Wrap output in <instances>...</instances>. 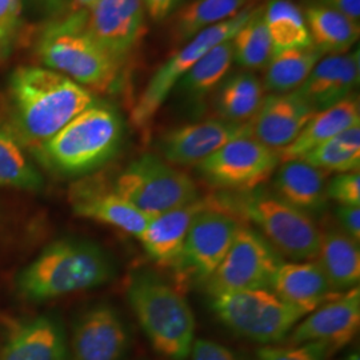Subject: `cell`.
<instances>
[{
  "label": "cell",
  "mask_w": 360,
  "mask_h": 360,
  "mask_svg": "<svg viewBox=\"0 0 360 360\" xmlns=\"http://www.w3.org/2000/svg\"><path fill=\"white\" fill-rule=\"evenodd\" d=\"M279 165V151L251 136H240L224 144L196 167L207 184L217 191L242 193L259 188Z\"/></svg>",
  "instance_id": "cell-10"
},
{
  "label": "cell",
  "mask_w": 360,
  "mask_h": 360,
  "mask_svg": "<svg viewBox=\"0 0 360 360\" xmlns=\"http://www.w3.org/2000/svg\"><path fill=\"white\" fill-rule=\"evenodd\" d=\"M254 10L255 8L251 7L245 8L232 16L231 19L203 30L186 41L180 50L172 53L148 80L142 95L134 105L131 111V120L134 126L141 131L148 129L158 111L166 102L171 91L181 80V77L212 47L231 39L236 31L250 19Z\"/></svg>",
  "instance_id": "cell-9"
},
{
  "label": "cell",
  "mask_w": 360,
  "mask_h": 360,
  "mask_svg": "<svg viewBox=\"0 0 360 360\" xmlns=\"http://www.w3.org/2000/svg\"><path fill=\"white\" fill-rule=\"evenodd\" d=\"M43 179L32 167L20 142L10 129L0 127V187L38 191Z\"/></svg>",
  "instance_id": "cell-33"
},
{
  "label": "cell",
  "mask_w": 360,
  "mask_h": 360,
  "mask_svg": "<svg viewBox=\"0 0 360 360\" xmlns=\"http://www.w3.org/2000/svg\"><path fill=\"white\" fill-rule=\"evenodd\" d=\"M84 27L91 38L122 63L146 32L143 0H101L84 15Z\"/></svg>",
  "instance_id": "cell-14"
},
{
  "label": "cell",
  "mask_w": 360,
  "mask_h": 360,
  "mask_svg": "<svg viewBox=\"0 0 360 360\" xmlns=\"http://www.w3.org/2000/svg\"><path fill=\"white\" fill-rule=\"evenodd\" d=\"M324 172H356L360 168V124L340 132L302 158Z\"/></svg>",
  "instance_id": "cell-31"
},
{
  "label": "cell",
  "mask_w": 360,
  "mask_h": 360,
  "mask_svg": "<svg viewBox=\"0 0 360 360\" xmlns=\"http://www.w3.org/2000/svg\"><path fill=\"white\" fill-rule=\"evenodd\" d=\"M323 56L322 52L314 46L274 52L266 65L263 89L272 94H288L297 90Z\"/></svg>",
  "instance_id": "cell-27"
},
{
  "label": "cell",
  "mask_w": 360,
  "mask_h": 360,
  "mask_svg": "<svg viewBox=\"0 0 360 360\" xmlns=\"http://www.w3.org/2000/svg\"><path fill=\"white\" fill-rule=\"evenodd\" d=\"M359 80V51L328 55L323 56L295 92L318 112L354 95Z\"/></svg>",
  "instance_id": "cell-18"
},
{
  "label": "cell",
  "mask_w": 360,
  "mask_h": 360,
  "mask_svg": "<svg viewBox=\"0 0 360 360\" xmlns=\"http://www.w3.org/2000/svg\"><path fill=\"white\" fill-rule=\"evenodd\" d=\"M326 274L335 292H345L360 282L359 243L339 226L321 230L318 257L315 259Z\"/></svg>",
  "instance_id": "cell-25"
},
{
  "label": "cell",
  "mask_w": 360,
  "mask_h": 360,
  "mask_svg": "<svg viewBox=\"0 0 360 360\" xmlns=\"http://www.w3.org/2000/svg\"><path fill=\"white\" fill-rule=\"evenodd\" d=\"M0 360H72V356L62 323L43 315L13 328Z\"/></svg>",
  "instance_id": "cell-21"
},
{
  "label": "cell",
  "mask_w": 360,
  "mask_h": 360,
  "mask_svg": "<svg viewBox=\"0 0 360 360\" xmlns=\"http://www.w3.org/2000/svg\"><path fill=\"white\" fill-rule=\"evenodd\" d=\"M263 7L255 8L231 38L233 60L250 70L266 67L274 53L270 34L263 20Z\"/></svg>",
  "instance_id": "cell-32"
},
{
  "label": "cell",
  "mask_w": 360,
  "mask_h": 360,
  "mask_svg": "<svg viewBox=\"0 0 360 360\" xmlns=\"http://www.w3.org/2000/svg\"><path fill=\"white\" fill-rule=\"evenodd\" d=\"M233 63L231 39L224 40L205 53L181 77L180 86L188 94L200 96L214 90L227 75Z\"/></svg>",
  "instance_id": "cell-34"
},
{
  "label": "cell",
  "mask_w": 360,
  "mask_h": 360,
  "mask_svg": "<svg viewBox=\"0 0 360 360\" xmlns=\"http://www.w3.org/2000/svg\"><path fill=\"white\" fill-rule=\"evenodd\" d=\"M304 19L311 44L323 55L345 53L359 40V23L321 3L309 6Z\"/></svg>",
  "instance_id": "cell-26"
},
{
  "label": "cell",
  "mask_w": 360,
  "mask_h": 360,
  "mask_svg": "<svg viewBox=\"0 0 360 360\" xmlns=\"http://www.w3.org/2000/svg\"><path fill=\"white\" fill-rule=\"evenodd\" d=\"M148 217L198 200L195 180L155 155H143L124 168L111 188Z\"/></svg>",
  "instance_id": "cell-8"
},
{
  "label": "cell",
  "mask_w": 360,
  "mask_h": 360,
  "mask_svg": "<svg viewBox=\"0 0 360 360\" xmlns=\"http://www.w3.org/2000/svg\"><path fill=\"white\" fill-rule=\"evenodd\" d=\"M315 111L295 91L272 94L264 98L255 116L248 122L250 135L276 151L295 141Z\"/></svg>",
  "instance_id": "cell-17"
},
{
  "label": "cell",
  "mask_w": 360,
  "mask_h": 360,
  "mask_svg": "<svg viewBox=\"0 0 360 360\" xmlns=\"http://www.w3.org/2000/svg\"><path fill=\"white\" fill-rule=\"evenodd\" d=\"M207 205L193 220L187 233L179 266L175 270L184 283L187 281L206 284L230 250L240 226L239 219L214 206Z\"/></svg>",
  "instance_id": "cell-12"
},
{
  "label": "cell",
  "mask_w": 360,
  "mask_h": 360,
  "mask_svg": "<svg viewBox=\"0 0 360 360\" xmlns=\"http://www.w3.org/2000/svg\"><path fill=\"white\" fill-rule=\"evenodd\" d=\"M274 52L312 46L304 15L288 0H272L263 10Z\"/></svg>",
  "instance_id": "cell-30"
},
{
  "label": "cell",
  "mask_w": 360,
  "mask_h": 360,
  "mask_svg": "<svg viewBox=\"0 0 360 360\" xmlns=\"http://www.w3.org/2000/svg\"><path fill=\"white\" fill-rule=\"evenodd\" d=\"M131 338L122 315L110 304H96L77 316L71 336L72 360H124Z\"/></svg>",
  "instance_id": "cell-15"
},
{
  "label": "cell",
  "mask_w": 360,
  "mask_h": 360,
  "mask_svg": "<svg viewBox=\"0 0 360 360\" xmlns=\"http://www.w3.org/2000/svg\"><path fill=\"white\" fill-rule=\"evenodd\" d=\"M207 205L208 198L205 196L150 219L139 239L158 266L172 271L178 269L191 223Z\"/></svg>",
  "instance_id": "cell-19"
},
{
  "label": "cell",
  "mask_w": 360,
  "mask_h": 360,
  "mask_svg": "<svg viewBox=\"0 0 360 360\" xmlns=\"http://www.w3.org/2000/svg\"><path fill=\"white\" fill-rule=\"evenodd\" d=\"M190 360H243L233 349L210 339H195Z\"/></svg>",
  "instance_id": "cell-38"
},
{
  "label": "cell",
  "mask_w": 360,
  "mask_h": 360,
  "mask_svg": "<svg viewBox=\"0 0 360 360\" xmlns=\"http://www.w3.org/2000/svg\"><path fill=\"white\" fill-rule=\"evenodd\" d=\"M211 203L239 219L257 226L259 233L281 257L291 262L315 260L319 251L321 229L312 218L288 206L279 198L257 190L208 195Z\"/></svg>",
  "instance_id": "cell-4"
},
{
  "label": "cell",
  "mask_w": 360,
  "mask_h": 360,
  "mask_svg": "<svg viewBox=\"0 0 360 360\" xmlns=\"http://www.w3.org/2000/svg\"><path fill=\"white\" fill-rule=\"evenodd\" d=\"M283 262L281 254L259 232L242 224L226 257L207 281V291L214 296L270 290L272 278Z\"/></svg>",
  "instance_id": "cell-11"
},
{
  "label": "cell",
  "mask_w": 360,
  "mask_h": 360,
  "mask_svg": "<svg viewBox=\"0 0 360 360\" xmlns=\"http://www.w3.org/2000/svg\"><path fill=\"white\" fill-rule=\"evenodd\" d=\"M343 360H360L359 352H351V354L347 355Z\"/></svg>",
  "instance_id": "cell-43"
},
{
  "label": "cell",
  "mask_w": 360,
  "mask_h": 360,
  "mask_svg": "<svg viewBox=\"0 0 360 360\" xmlns=\"http://www.w3.org/2000/svg\"><path fill=\"white\" fill-rule=\"evenodd\" d=\"M335 214L340 230H343L348 236L359 243L360 207L338 206Z\"/></svg>",
  "instance_id": "cell-39"
},
{
  "label": "cell",
  "mask_w": 360,
  "mask_h": 360,
  "mask_svg": "<svg viewBox=\"0 0 360 360\" xmlns=\"http://www.w3.org/2000/svg\"><path fill=\"white\" fill-rule=\"evenodd\" d=\"M181 0H143L146 13L155 20H165L178 7Z\"/></svg>",
  "instance_id": "cell-40"
},
{
  "label": "cell",
  "mask_w": 360,
  "mask_h": 360,
  "mask_svg": "<svg viewBox=\"0 0 360 360\" xmlns=\"http://www.w3.org/2000/svg\"><path fill=\"white\" fill-rule=\"evenodd\" d=\"M262 82L254 74L229 77L217 96V112L221 120L231 123L250 122L266 98Z\"/></svg>",
  "instance_id": "cell-28"
},
{
  "label": "cell",
  "mask_w": 360,
  "mask_h": 360,
  "mask_svg": "<svg viewBox=\"0 0 360 360\" xmlns=\"http://www.w3.org/2000/svg\"><path fill=\"white\" fill-rule=\"evenodd\" d=\"M321 4L343 13L351 20L359 23L360 0H321Z\"/></svg>",
  "instance_id": "cell-41"
},
{
  "label": "cell",
  "mask_w": 360,
  "mask_h": 360,
  "mask_svg": "<svg viewBox=\"0 0 360 360\" xmlns=\"http://www.w3.org/2000/svg\"><path fill=\"white\" fill-rule=\"evenodd\" d=\"M270 290L306 315L340 294L335 292L316 260L283 262L272 278Z\"/></svg>",
  "instance_id": "cell-22"
},
{
  "label": "cell",
  "mask_w": 360,
  "mask_h": 360,
  "mask_svg": "<svg viewBox=\"0 0 360 360\" xmlns=\"http://www.w3.org/2000/svg\"><path fill=\"white\" fill-rule=\"evenodd\" d=\"M127 300L151 347L168 360H188L195 342V316L178 288L155 274L129 279Z\"/></svg>",
  "instance_id": "cell-3"
},
{
  "label": "cell",
  "mask_w": 360,
  "mask_h": 360,
  "mask_svg": "<svg viewBox=\"0 0 360 360\" xmlns=\"http://www.w3.org/2000/svg\"><path fill=\"white\" fill-rule=\"evenodd\" d=\"M360 327V290L354 287L323 303L306 315L288 335L290 345L316 342L330 354L349 345Z\"/></svg>",
  "instance_id": "cell-13"
},
{
  "label": "cell",
  "mask_w": 360,
  "mask_h": 360,
  "mask_svg": "<svg viewBox=\"0 0 360 360\" xmlns=\"http://www.w3.org/2000/svg\"><path fill=\"white\" fill-rule=\"evenodd\" d=\"M4 53H7V50L3 47V44L0 43V58L4 55Z\"/></svg>",
  "instance_id": "cell-44"
},
{
  "label": "cell",
  "mask_w": 360,
  "mask_h": 360,
  "mask_svg": "<svg viewBox=\"0 0 360 360\" xmlns=\"http://www.w3.org/2000/svg\"><path fill=\"white\" fill-rule=\"evenodd\" d=\"M217 318L233 334L270 346L283 342L306 314L271 290H247L211 296Z\"/></svg>",
  "instance_id": "cell-7"
},
{
  "label": "cell",
  "mask_w": 360,
  "mask_h": 360,
  "mask_svg": "<svg viewBox=\"0 0 360 360\" xmlns=\"http://www.w3.org/2000/svg\"><path fill=\"white\" fill-rule=\"evenodd\" d=\"M86 13H72L47 27L37 46L39 60L82 87L107 92L115 84L120 62L101 47L84 27Z\"/></svg>",
  "instance_id": "cell-5"
},
{
  "label": "cell",
  "mask_w": 360,
  "mask_h": 360,
  "mask_svg": "<svg viewBox=\"0 0 360 360\" xmlns=\"http://www.w3.org/2000/svg\"><path fill=\"white\" fill-rule=\"evenodd\" d=\"M114 272L111 259L99 245L59 239L20 272L16 288L30 302H46L99 287L111 281Z\"/></svg>",
  "instance_id": "cell-2"
},
{
  "label": "cell",
  "mask_w": 360,
  "mask_h": 360,
  "mask_svg": "<svg viewBox=\"0 0 360 360\" xmlns=\"http://www.w3.org/2000/svg\"><path fill=\"white\" fill-rule=\"evenodd\" d=\"M22 0H0V43L8 51L20 25Z\"/></svg>",
  "instance_id": "cell-37"
},
{
  "label": "cell",
  "mask_w": 360,
  "mask_h": 360,
  "mask_svg": "<svg viewBox=\"0 0 360 360\" xmlns=\"http://www.w3.org/2000/svg\"><path fill=\"white\" fill-rule=\"evenodd\" d=\"M327 198L338 206L360 207V172L338 174L326 186Z\"/></svg>",
  "instance_id": "cell-36"
},
{
  "label": "cell",
  "mask_w": 360,
  "mask_h": 360,
  "mask_svg": "<svg viewBox=\"0 0 360 360\" xmlns=\"http://www.w3.org/2000/svg\"><path fill=\"white\" fill-rule=\"evenodd\" d=\"M327 175L302 159L282 162L275 171L274 195L309 217L321 214L328 203Z\"/></svg>",
  "instance_id": "cell-23"
},
{
  "label": "cell",
  "mask_w": 360,
  "mask_h": 360,
  "mask_svg": "<svg viewBox=\"0 0 360 360\" xmlns=\"http://www.w3.org/2000/svg\"><path fill=\"white\" fill-rule=\"evenodd\" d=\"M122 122L114 110L91 105L37 148L41 162L67 176L87 174L115 154Z\"/></svg>",
  "instance_id": "cell-6"
},
{
  "label": "cell",
  "mask_w": 360,
  "mask_h": 360,
  "mask_svg": "<svg viewBox=\"0 0 360 360\" xmlns=\"http://www.w3.org/2000/svg\"><path fill=\"white\" fill-rule=\"evenodd\" d=\"M257 360H327L330 349L316 342L290 346H262L257 351Z\"/></svg>",
  "instance_id": "cell-35"
},
{
  "label": "cell",
  "mask_w": 360,
  "mask_h": 360,
  "mask_svg": "<svg viewBox=\"0 0 360 360\" xmlns=\"http://www.w3.org/2000/svg\"><path fill=\"white\" fill-rule=\"evenodd\" d=\"M101 0H71L72 13H87L95 7Z\"/></svg>",
  "instance_id": "cell-42"
},
{
  "label": "cell",
  "mask_w": 360,
  "mask_h": 360,
  "mask_svg": "<svg viewBox=\"0 0 360 360\" xmlns=\"http://www.w3.org/2000/svg\"><path fill=\"white\" fill-rule=\"evenodd\" d=\"M250 135V124L208 119L168 131L160 139L165 160L179 167L198 166L232 139Z\"/></svg>",
  "instance_id": "cell-16"
},
{
  "label": "cell",
  "mask_w": 360,
  "mask_h": 360,
  "mask_svg": "<svg viewBox=\"0 0 360 360\" xmlns=\"http://www.w3.org/2000/svg\"><path fill=\"white\" fill-rule=\"evenodd\" d=\"M358 124H360L359 98L349 95L342 102L315 112L295 141L279 151L281 163L302 159L318 146Z\"/></svg>",
  "instance_id": "cell-24"
},
{
  "label": "cell",
  "mask_w": 360,
  "mask_h": 360,
  "mask_svg": "<svg viewBox=\"0 0 360 360\" xmlns=\"http://www.w3.org/2000/svg\"><path fill=\"white\" fill-rule=\"evenodd\" d=\"M8 98L15 138L38 148L75 116L94 104L90 90L46 67L16 68L10 79Z\"/></svg>",
  "instance_id": "cell-1"
},
{
  "label": "cell",
  "mask_w": 360,
  "mask_h": 360,
  "mask_svg": "<svg viewBox=\"0 0 360 360\" xmlns=\"http://www.w3.org/2000/svg\"><path fill=\"white\" fill-rule=\"evenodd\" d=\"M248 0H193L183 6L172 20V37L186 43L196 34L217 26L245 10Z\"/></svg>",
  "instance_id": "cell-29"
},
{
  "label": "cell",
  "mask_w": 360,
  "mask_h": 360,
  "mask_svg": "<svg viewBox=\"0 0 360 360\" xmlns=\"http://www.w3.org/2000/svg\"><path fill=\"white\" fill-rule=\"evenodd\" d=\"M71 206L77 217L115 227L138 239L153 218L99 183L77 184L71 191Z\"/></svg>",
  "instance_id": "cell-20"
}]
</instances>
